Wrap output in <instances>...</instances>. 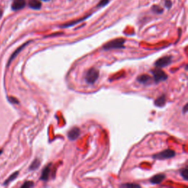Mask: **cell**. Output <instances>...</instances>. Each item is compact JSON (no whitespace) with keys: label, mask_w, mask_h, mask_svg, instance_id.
I'll return each instance as SVG.
<instances>
[{"label":"cell","mask_w":188,"mask_h":188,"mask_svg":"<svg viewBox=\"0 0 188 188\" xmlns=\"http://www.w3.org/2000/svg\"><path fill=\"white\" fill-rule=\"evenodd\" d=\"M29 7L33 10H40L41 8V3L38 0H29L28 3Z\"/></svg>","instance_id":"13"},{"label":"cell","mask_w":188,"mask_h":188,"mask_svg":"<svg viewBox=\"0 0 188 188\" xmlns=\"http://www.w3.org/2000/svg\"><path fill=\"white\" fill-rule=\"evenodd\" d=\"M151 10H152V11L154 13H157V14H162L164 11V10L162 9V8L160 7V6H158V5L152 6V8H151Z\"/></svg>","instance_id":"17"},{"label":"cell","mask_w":188,"mask_h":188,"mask_svg":"<svg viewBox=\"0 0 188 188\" xmlns=\"http://www.w3.org/2000/svg\"><path fill=\"white\" fill-rule=\"evenodd\" d=\"M164 179H165V175L164 174H157L155 175V176H154L152 178L150 179V182L153 184V185H159V184L161 183Z\"/></svg>","instance_id":"12"},{"label":"cell","mask_w":188,"mask_h":188,"mask_svg":"<svg viewBox=\"0 0 188 188\" xmlns=\"http://www.w3.org/2000/svg\"><path fill=\"white\" fill-rule=\"evenodd\" d=\"M151 73L153 74L154 80L156 83L163 82L168 79V75L165 72L161 69H156L151 70Z\"/></svg>","instance_id":"4"},{"label":"cell","mask_w":188,"mask_h":188,"mask_svg":"<svg viewBox=\"0 0 188 188\" xmlns=\"http://www.w3.org/2000/svg\"><path fill=\"white\" fill-rule=\"evenodd\" d=\"M26 6V0H13V2L11 8L14 11L23 9Z\"/></svg>","instance_id":"6"},{"label":"cell","mask_w":188,"mask_h":188,"mask_svg":"<svg viewBox=\"0 0 188 188\" xmlns=\"http://www.w3.org/2000/svg\"><path fill=\"white\" fill-rule=\"evenodd\" d=\"M30 42H31V40H29V41H27V43H24V44L23 45H21V46H19L18 48L17 49V50L16 51H15V52L13 53L12 55H11V56H10V57L9 58V60H8V66L10 65V64L11 63V62L13 60L17 57V55H18L19 54V53H20L21 52V51H22L24 50V49L25 48V46H27V45H28Z\"/></svg>","instance_id":"8"},{"label":"cell","mask_w":188,"mask_h":188,"mask_svg":"<svg viewBox=\"0 0 188 188\" xmlns=\"http://www.w3.org/2000/svg\"><path fill=\"white\" fill-rule=\"evenodd\" d=\"M42 1H44V2H48V1H50V0H42Z\"/></svg>","instance_id":"26"},{"label":"cell","mask_w":188,"mask_h":188,"mask_svg":"<svg viewBox=\"0 0 188 188\" xmlns=\"http://www.w3.org/2000/svg\"><path fill=\"white\" fill-rule=\"evenodd\" d=\"M18 174H19V172L16 171V172L13 173L12 175H10V176H9V178H8V179H6V180L5 181V182H4V185H7L9 183L12 182L13 180H15V179L17 178V176H18Z\"/></svg>","instance_id":"16"},{"label":"cell","mask_w":188,"mask_h":188,"mask_svg":"<svg viewBox=\"0 0 188 188\" xmlns=\"http://www.w3.org/2000/svg\"><path fill=\"white\" fill-rule=\"evenodd\" d=\"M126 40L123 38H116L112 40H110L106 44H104L102 49L104 50H116V49H124V44Z\"/></svg>","instance_id":"1"},{"label":"cell","mask_w":188,"mask_h":188,"mask_svg":"<svg viewBox=\"0 0 188 188\" xmlns=\"http://www.w3.org/2000/svg\"><path fill=\"white\" fill-rule=\"evenodd\" d=\"M51 166L52 164H49L48 165L46 166L43 170L41 176H40V180L44 181H46L47 180H49V178H50V173H51Z\"/></svg>","instance_id":"10"},{"label":"cell","mask_w":188,"mask_h":188,"mask_svg":"<svg viewBox=\"0 0 188 188\" xmlns=\"http://www.w3.org/2000/svg\"><path fill=\"white\" fill-rule=\"evenodd\" d=\"M91 15H88V16H86L85 17H83V18H81L80 19H77V20H74L73 21H70V22L64 24L63 25H60V27H61V28H68V27H73L74 25L77 24L82 22V21H84L85 20H86L87 18H89L90 16H91Z\"/></svg>","instance_id":"9"},{"label":"cell","mask_w":188,"mask_h":188,"mask_svg":"<svg viewBox=\"0 0 188 188\" xmlns=\"http://www.w3.org/2000/svg\"><path fill=\"white\" fill-rule=\"evenodd\" d=\"M166 102V97L165 95H162L161 97L157 98L155 100L154 104L157 107H163Z\"/></svg>","instance_id":"14"},{"label":"cell","mask_w":188,"mask_h":188,"mask_svg":"<svg viewBox=\"0 0 188 188\" xmlns=\"http://www.w3.org/2000/svg\"><path fill=\"white\" fill-rule=\"evenodd\" d=\"M80 134V130L77 127H74L68 132V138L70 140H75L79 138Z\"/></svg>","instance_id":"7"},{"label":"cell","mask_w":188,"mask_h":188,"mask_svg":"<svg viewBox=\"0 0 188 188\" xmlns=\"http://www.w3.org/2000/svg\"><path fill=\"white\" fill-rule=\"evenodd\" d=\"M8 101L12 104H18L19 102L16 99H15L14 97H8Z\"/></svg>","instance_id":"23"},{"label":"cell","mask_w":188,"mask_h":188,"mask_svg":"<svg viewBox=\"0 0 188 188\" xmlns=\"http://www.w3.org/2000/svg\"><path fill=\"white\" fill-rule=\"evenodd\" d=\"M121 187H140V186L139 185H136V184H124V185H121Z\"/></svg>","instance_id":"21"},{"label":"cell","mask_w":188,"mask_h":188,"mask_svg":"<svg viewBox=\"0 0 188 188\" xmlns=\"http://www.w3.org/2000/svg\"><path fill=\"white\" fill-rule=\"evenodd\" d=\"M40 164V160L38 159H35L33 162H32V164H30V166H29V170H37L38 168H39Z\"/></svg>","instance_id":"15"},{"label":"cell","mask_w":188,"mask_h":188,"mask_svg":"<svg viewBox=\"0 0 188 188\" xmlns=\"http://www.w3.org/2000/svg\"><path fill=\"white\" fill-rule=\"evenodd\" d=\"M110 2V0H101L97 5V8H103L106 6Z\"/></svg>","instance_id":"20"},{"label":"cell","mask_w":188,"mask_h":188,"mask_svg":"<svg viewBox=\"0 0 188 188\" xmlns=\"http://www.w3.org/2000/svg\"><path fill=\"white\" fill-rule=\"evenodd\" d=\"M34 186V183L33 181H25L24 183L21 185V187L22 188H29V187H33Z\"/></svg>","instance_id":"19"},{"label":"cell","mask_w":188,"mask_h":188,"mask_svg":"<svg viewBox=\"0 0 188 188\" xmlns=\"http://www.w3.org/2000/svg\"><path fill=\"white\" fill-rule=\"evenodd\" d=\"M176 155V153L172 149H166L162 152L153 155V159H170V158L174 157Z\"/></svg>","instance_id":"3"},{"label":"cell","mask_w":188,"mask_h":188,"mask_svg":"<svg viewBox=\"0 0 188 188\" xmlns=\"http://www.w3.org/2000/svg\"><path fill=\"white\" fill-rule=\"evenodd\" d=\"M187 112V104H186V105L184 107V108H183V112L186 113Z\"/></svg>","instance_id":"24"},{"label":"cell","mask_w":188,"mask_h":188,"mask_svg":"<svg viewBox=\"0 0 188 188\" xmlns=\"http://www.w3.org/2000/svg\"><path fill=\"white\" fill-rule=\"evenodd\" d=\"M172 63V57L171 56H164L161 58L158 59L155 62V66L157 68H164L166 66L169 65Z\"/></svg>","instance_id":"5"},{"label":"cell","mask_w":188,"mask_h":188,"mask_svg":"<svg viewBox=\"0 0 188 188\" xmlns=\"http://www.w3.org/2000/svg\"><path fill=\"white\" fill-rule=\"evenodd\" d=\"M180 174H181V176L183 177L185 180H187L188 179V169L187 167H185V168H183V169H181L180 170Z\"/></svg>","instance_id":"18"},{"label":"cell","mask_w":188,"mask_h":188,"mask_svg":"<svg viewBox=\"0 0 188 188\" xmlns=\"http://www.w3.org/2000/svg\"><path fill=\"white\" fill-rule=\"evenodd\" d=\"M164 6L167 9H170L172 7V2L170 0H164Z\"/></svg>","instance_id":"22"},{"label":"cell","mask_w":188,"mask_h":188,"mask_svg":"<svg viewBox=\"0 0 188 188\" xmlns=\"http://www.w3.org/2000/svg\"><path fill=\"white\" fill-rule=\"evenodd\" d=\"M137 80L140 83H142V84L144 85L151 84V82L153 81L152 78H151L150 76L146 75V74H143V75L139 76L138 79H137Z\"/></svg>","instance_id":"11"},{"label":"cell","mask_w":188,"mask_h":188,"mask_svg":"<svg viewBox=\"0 0 188 188\" xmlns=\"http://www.w3.org/2000/svg\"><path fill=\"white\" fill-rule=\"evenodd\" d=\"M99 76V70L94 68H91L87 70L85 74V82H86L87 84L90 85H93L97 82V80H98Z\"/></svg>","instance_id":"2"},{"label":"cell","mask_w":188,"mask_h":188,"mask_svg":"<svg viewBox=\"0 0 188 188\" xmlns=\"http://www.w3.org/2000/svg\"><path fill=\"white\" fill-rule=\"evenodd\" d=\"M2 153H3V150H2V149H0V155L2 154Z\"/></svg>","instance_id":"25"}]
</instances>
